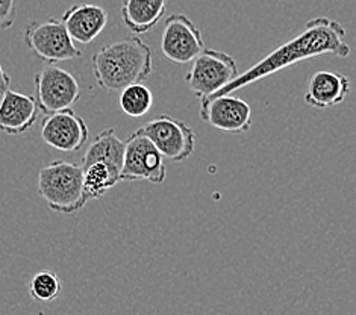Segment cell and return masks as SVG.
<instances>
[{"label": "cell", "instance_id": "obj_11", "mask_svg": "<svg viewBox=\"0 0 356 315\" xmlns=\"http://www.w3.org/2000/svg\"><path fill=\"white\" fill-rule=\"evenodd\" d=\"M200 115L216 129L227 134H245L252 127V108L232 92L200 102Z\"/></svg>", "mask_w": 356, "mask_h": 315}, {"label": "cell", "instance_id": "obj_14", "mask_svg": "<svg viewBox=\"0 0 356 315\" xmlns=\"http://www.w3.org/2000/svg\"><path fill=\"white\" fill-rule=\"evenodd\" d=\"M61 23L74 42L90 45L106 28L108 13L99 5H74L64 13Z\"/></svg>", "mask_w": 356, "mask_h": 315}, {"label": "cell", "instance_id": "obj_21", "mask_svg": "<svg viewBox=\"0 0 356 315\" xmlns=\"http://www.w3.org/2000/svg\"><path fill=\"white\" fill-rule=\"evenodd\" d=\"M11 87V78L10 74H8L5 70L2 64H0V97H2L5 95V91L10 90Z\"/></svg>", "mask_w": 356, "mask_h": 315}, {"label": "cell", "instance_id": "obj_10", "mask_svg": "<svg viewBox=\"0 0 356 315\" xmlns=\"http://www.w3.org/2000/svg\"><path fill=\"white\" fill-rule=\"evenodd\" d=\"M41 138L55 150L74 153L86 146L90 131L86 120L69 108L46 114L41 122Z\"/></svg>", "mask_w": 356, "mask_h": 315}, {"label": "cell", "instance_id": "obj_6", "mask_svg": "<svg viewBox=\"0 0 356 315\" xmlns=\"http://www.w3.org/2000/svg\"><path fill=\"white\" fill-rule=\"evenodd\" d=\"M167 167L164 158L147 137L135 131L124 143L120 181H146L150 184H164Z\"/></svg>", "mask_w": 356, "mask_h": 315}, {"label": "cell", "instance_id": "obj_3", "mask_svg": "<svg viewBox=\"0 0 356 315\" xmlns=\"http://www.w3.org/2000/svg\"><path fill=\"white\" fill-rule=\"evenodd\" d=\"M37 190L58 214H74L82 205V167L69 161H54L38 173Z\"/></svg>", "mask_w": 356, "mask_h": 315}, {"label": "cell", "instance_id": "obj_12", "mask_svg": "<svg viewBox=\"0 0 356 315\" xmlns=\"http://www.w3.org/2000/svg\"><path fill=\"white\" fill-rule=\"evenodd\" d=\"M35 97L11 88L0 100V129L8 135H22L35 124L38 118Z\"/></svg>", "mask_w": 356, "mask_h": 315}, {"label": "cell", "instance_id": "obj_20", "mask_svg": "<svg viewBox=\"0 0 356 315\" xmlns=\"http://www.w3.org/2000/svg\"><path fill=\"white\" fill-rule=\"evenodd\" d=\"M17 0H0V31L10 29L15 22Z\"/></svg>", "mask_w": 356, "mask_h": 315}, {"label": "cell", "instance_id": "obj_5", "mask_svg": "<svg viewBox=\"0 0 356 315\" xmlns=\"http://www.w3.org/2000/svg\"><path fill=\"white\" fill-rule=\"evenodd\" d=\"M147 137L163 158L172 163L188 159L196 149V134L185 122L168 114L155 117L138 129Z\"/></svg>", "mask_w": 356, "mask_h": 315}, {"label": "cell", "instance_id": "obj_17", "mask_svg": "<svg viewBox=\"0 0 356 315\" xmlns=\"http://www.w3.org/2000/svg\"><path fill=\"white\" fill-rule=\"evenodd\" d=\"M123 153L124 141L117 137L113 127H109V129L102 131L95 138V141L90 144L86 155L82 156L81 167L96 163V161H102V163H106L118 170H122Z\"/></svg>", "mask_w": 356, "mask_h": 315}, {"label": "cell", "instance_id": "obj_19", "mask_svg": "<svg viewBox=\"0 0 356 315\" xmlns=\"http://www.w3.org/2000/svg\"><path fill=\"white\" fill-rule=\"evenodd\" d=\"M61 280L54 271H40L31 279L29 282V294L35 302L49 303L56 300L61 294Z\"/></svg>", "mask_w": 356, "mask_h": 315}, {"label": "cell", "instance_id": "obj_9", "mask_svg": "<svg viewBox=\"0 0 356 315\" xmlns=\"http://www.w3.org/2000/svg\"><path fill=\"white\" fill-rule=\"evenodd\" d=\"M205 49L200 29L185 14L167 17L161 37V52L175 64H190Z\"/></svg>", "mask_w": 356, "mask_h": 315}, {"label": "cell", "instance_id": "obj_2", "mask_svg": "<svg viewBox=\"0 0 356 315\" xmlns=\"http://www.w3.org/2000/svg\"><path fill=\"white\" fill-rule=\"evenodd\" d=\"M154 50L140 37H129L102 47L91 58L92 76L100 88L120 91L144 82L154 70Z\"/></svg>", "mask_w": 356, "mask_h": 315}, {"label": "cell", "instance_id": "obj_4", "mask_svg": "<svg viewBox=\"0 0 356 315\" xmlns=\"http://www.w3.org/2000/svg\"><path fill=\"white\" fill-rule=\"evenodd\" d=\"M191 63L184 81L200 102L214 96L238 76L235 58L220 50L205 47Z\"/></svg>", "mask_w": 356, "mask_h": 315}, {"label": "cell", "instance_id": "obj_16", "mask_svg": "<svg viewBox=\"0 0 356 315\" xmlns=\"http://www.w3.org/2000/svg\"><path fill=\"white\" fill-rule=\"evenodd\" d=\"M120 182V170L102 161L82 167V205L96 200Z\"/></svg>", "mask_w": 356, "mask_h": 315}, {"label": "cell", "instance_id": "obj_8", "mask_svg": "<svg viewBox=\"0 0 356 315\" xmlns=\"http://www.w3.org/2000/svg\"><path fill=\"white\" fill-rule=\"evenodd\" d=\"M35 102L44 114L72 108L81 97V87L74 76L54 64L41 69L35 78Z\"/></svg>", "mask_w": 356, "mask_h": 315}, {"label": "cell", "instance_id": "obj_13", "mask_svg": "<svg viewBox=\"0 0 356 315\" xmlns=\"http://www.w3.org/2000/svg\"><path fill=\"white\" fill-rule=\"evenodd\" d=\"M350 92L349 76L320 70L312 74L305 92V104L314 109H326L343 104Z\"/></svg>", "mask_w": 356, "mask_h": 315}, {"label": "cell", "instance_id": "obj_18", "mask_svg": "<svg viewBox=\"0 0 356 315\" xmlns=\"http://www.w3.org/2000/svg\"><path fill=\"white\" fill-rule=\"evenodd\" d=\"M118 104H120V109L126 115L138 118L146 115L154 106V92L143 82L131 83L120 90Z\"/></svg>", "mask_w": 356, "mask_h": 315}, {"label": "cell", "instance_id": "obj_15", "mask_svg": "<svg viewBox=\"0 0 356 315\" xmlns=\"http://www.w3.org/2000/svg\"><path fill=\"white\" fill-rule=\"evenodd\" d=\"M165 11V0H123L122 20L134 35L140 37L154 29Z\"/></svg>", "mask_w": 356, "mask_h": 315}, {"label": "cell", "instance_id": "obj_1", "mask_svg": "<svg viewBox=\"0 0 356 315\" xmlns=\"http://www.w3.org/2000/svg\"><path fill=\"white\" fill-rule=\"evenodd\" d=\"M323 55L347 58L350 55V46L347 45L346 29L340 22L329 19V17H317L305 24L299 35L276 47L273 52L252 65L249 70L236 76L231 83H227L225 88L211 97L235 92L294 64Z\"/></svg>", "mask_w": 356, "mask_h": 315}, {"label": "cell", "instance_id": "obj_7", "mask_svg": "<svg viewBox=\"0 0 356 315\" xmlns=\"http://www.w3.org/2000/svg\"><path fill=\"white\" fill-rule=\"evenodd\" d=\"M24 42L31 52L49 64L72 61L82 56V50L76 47L61 20L56 19L29 23L24 31Z\"/></svg>", "mask_w": 356, "mask_h": 315}]
</instances>
